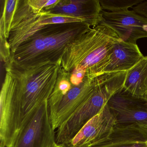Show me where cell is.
Instances as JSON below:
<instances>
[{
    "label": "cell",
    "instance_id": "cell-1",
    "mask_svg": "<svg viewBox=\"0 0 147 147\" xmlns=\"http://www.w3.org/2000/svg\"><path fill=\"white\" fill-rule=\"evenodd\" d=\"M61 63L24 67L9 61L0 95V147H12L40 106L49 100Z\"/></svg>",
    "mask_w": 147,
    "mask_h": 147
},
{
    "label": "cell",
    "instance_id": "cell-2",
    "mask_svg": "<svg viewBox=\"0 0 147 147\" xmlns=\"http://www.w3.org/2000/svg\"><path fill=\"white\" fill-rule=\"evenodd\" d=\"M91 28L83 23L48 25L21 43L10 61L24 67L61 63L67 45Z\"/></svg>",
    "mask_w": 147,
    "mask_h": 147
},
{
    "label": "cell",
    "instance_id": "cell-3",
    "mask_svg": "<svg viewBox=\"0 0 147 147\" xmlns=\"http://www.w3.org/2000/svg\"><path fill=\"white\" fill-rule=\"evenodd\" d=\"M121 40L106 25L100 24L91 27L67 45L61 67L70 73L76 67H81L89 79L100 76L110 62L114 45Z\"/></svg>",
    "mask_w": 147,
    "mask_h": 147
},
{
    "label": "cell",
    "instance_id": "cell-4",
    "mask_svg": "<svg viewBox=\"0 0 147 147\" xmlns=\"http://www.w3.org/2000/svg\"><path fill=\"white\" fill-rule=\"evenodd\" d=\"M126 71L105 73L89 98L63 123L56 132V142L66 146L85 125L100 112L109 100L123 87Z\"/></svg>",
    "mask_w": 147,
    "mask_h": 147
},
{
    "label": "cell",
    "instance_id": "cell-5",
    "mask_svg": "<svg viewBox=\"0 0 147 147\" xmlns=\"http://www.w3.org/2000/svg\"><path fill=\"white\" fill-rule=\"evenodd\" d=\"M71 23L83 21L71 17L52 15L45 11L36 13L27 0H18L8 40L11 52L13 53L23 42L48 25Z\"/></svg>",
    "mask_w": 147,
    "mask_h": 147
},
{
    "label": "cell",
    "instance_id": "cell-6",
    "mask_svg": "<svg viewBox=\"0 0 147 147\" xmlns=\"http://www.w3.org/2000/svg\"><path fill=\"white\" fill-rule=\"evenodd\" d=\"M55 130L47 100L21 130L12 147H52L56 143Z\"/></svg>",
    "mask_w": 147,
    "mask_h": 147
},
{
    "label": "cell",
    "instance_id": "cell-7",
    "mask_svg": "<svg viewBox=\"0 0 147 147\" xmlns=\"http://www.w3.org/2000/svg\"><path fill=\"white\" fill-rule=\"evenodd\" d=\"M117 125V120L107 104L89 120L66 147H94L106 142Z\"/></svg>",
    "mask_w": 147,
    "mask_h": 147
},
{
    "label": "cell",
    "instance_id": "cell-8",
    "mask_svg": "<svg viewBox=\"0 0 147 147\" xmlns=\"http://www.w3.org/2000/svg\"><path fill=\"white\" fill-rule=\"evenodd\" d=\"M101 14L100 24L112 29L123 41L136 44L138 39L147 38V19L133 10L115 12L102 11Z\"/></svg>",
    "mask_w": 147,
    "mask_h": 147
},
{
    "label": "cell",
    "instance_id": "cell-9",
    "mask_svg": "<svg viewBox=\"0 0 147 147\" xmlns=\"http://www.w3.org/2000/svg\"><path fill=\"white\" fill-rule=\"evenodd\" d=\"M117 120V125L147 123V99L133 96L123 88L107 103Z\"/></svg>",
    "mask_w": 147,
    "mask_h": 147
},
{
    "label": "cell",
    "instance_id": "cell-10",
    "mask_svg": "<svg viewBox=\"0 0 147 147\" xmlns=\"http://www.w3.org/2000/svg\"><path fill=\"white\" fill-rule=\"evenodd\" d=\"M100 76L93 79L86 77L79 86L73 85L60 102L49 109L51 121L54 130L58 129L90 97L99 82Z\"/></svg>",
    "mask_w": 147,
    "mask_h": 147
},
{
    "label": "cell",
    "instance_id": "cell-11",
    "mask_svg": "<svg viewBox=\"0 0 147 147\" xmlns=\"http://www.w3.org/2000/svg\"><path fill=\"white\" fill-rule=\"evenodd\" d=\"M43 11L52 15L82 20L92 27L100 24L103 10L100 0H60Z\"/></svg>",
    "mask_w": 147,
    "mask_h": 147
},
{
    "label": "cell",
    "instance_id": "cell-12",
    "mask_svg": "<svg viewBox=\"0 0 147 147\" xmlns=\"http://www.w3.org/2000/svg\"><path fill=\"white\" fill-rule=\"evenodd\" d=\"M94 147H147V131L140 124L117 125L110 138Z\"/></svg>",
    "mask_w": 147,
    "mask_h": 147
},
{
    "label": "cell",
    "instance_id": "cell-13",
    "mask_svg": "<svg viewBox=\"0 0 147 147\" xmlns=\"http://www.w3.org/2000/svg\"><path fill=\"white\" fill-rule=\"evenodd\" d=\"M144 57L136 44L121 40L114 45L104 74L128 71Z\"/></svg>",
    "mask_w": 147,
    "mask_h": 147
},
{
    "label": "cell",
    "instance_id": "cell-14",
    "mask_svg": "<svg viewBox=\"0 0 147 147\" xmlns=\"http://www.w3.org/2000/svg\"><path fill=\"white\" fill-rule=\"evenodd\" d=\"M124 88L133 96L146 98L147 96V56L128 71L124 83Z\"/></svg>",
    "mask_w": 147,
    "mask_h": 147
},
{
    "label": "cell",
    "instance_id": "cell-15",
    "mask_svg": "<svg viewBox=\"0 0 147 147\" xmlns=\"http://www.w3.org/2000/svg\"><path fill=\"white\" fill-rule=\"evenodd\" d=\"M70 76V73L64 70L61 66L55 88L48 100L49 109L57 105L71 89L73 85Z\"/></svg>",
    "mask_w": 147,
    "mask_h": 147
},
{
    "label": "cell",
    "instance_id": "cell-16",
    "mask_svg": "<svg viewBox=\"0 0 147 147\" xmlns=\"http://www.w3.org/2000/svg\"><path fill=\"white\" fill-rule=\"evenodd\" d=\"M18 0H5L0 20V38L8 39Z\"/></svg>",
    "mask_w": 147,
    "mask_h": 147
},
{
    "label": "cell",
    "instance_id": "cell-17",
    "mask_svg": "<svg viewBox=\"0 0 147 147\" xmlns=\"http://www.w3.org/2000/svg\"><path fill=\"white\" fill-rule=\"evenodd\" d=\"M144 0H100L103 11L108 12L124 11L142 2Z\"/></svg>",
    "mask_w": 147,
    "mask_h": 147
},
{
    "label": "cell",
    "instance_id": "cell-18",
    "mask_svg": "<svg viewBox=\"0 0 147 147\" xmlns=\"http://www.w3.org/2000/svg\"><path fill=\"white\" fill-rule=\"evenodd\" d=\"M60 0H27L30 7L35 13H39L46 8L57 4Z\"/></svg>",
    "mask_w": 147,
    "mask_h": 147
},
{
    "label": "cell",
    "instance_id": "cell-19",
    "mask_svg": "<svg viewBox=\"0 0 147 147\" xmlns=\"http://www.w3.org/2000/svg\"><path fill=\"white\" fill-rule=\"evenodd\" d=\"M70 81L74 86H79L81 84L86 77V70L80 67L74 69L70 72Z\"/></svg>",
    "mask_w": 147,
    "mask_h": 147
},
{
    "label": "cell",
    "instance_id": "cell-20",
    "mask_svg": "<svg viewBox=\"0 0 147 147\" xmlns=\"http://www.w3.org/2000/svg\"><path fill=\"white\" fill-rule=\"evenodd\" d=\"M1 57L5 63L9 61L11 59V52L10 44L8 39L1 38Z\"/></svg>",
    "mask_w": 147,
    "mask_h": 147
},
{
    "label": "cell",
    "instance_id": "cell-21",
    "mask_svg": "<svg viewBox=\"0 0 147 147\" xmlns=\"http://www.w3.org/2000/svg\"><path fill=\"white\" fill-rule=\"evenodd\" d=\"M132 10L147 19V0L132 7Z\"/></svg>",
    "mask_w": 147,
    "mask_h": 147
},
{
    "label": "cell",
    "instance_id": "cell-22",
    "mask_svg": "<svg viewBox=\"0 0 147 147\" xmlns=\"http://www.w3.org/2000/svg\"><path fill=\"white\" fill-rule=\"evenodd\" d=\"M52 147H66L64 145L62 144H57L56 143Z\"/></svg>",
    "mask_w": 147,
    "mask_h": 147
},
{
    "label": "cell",
    "instance_id": "cell-23",
    "mask_svg": "<svg viewBox=\"0 0 147 147\" xmlns=\"http://www.w3.org/2000/svg\"><path fill=\"white\" fill-rule=\"evenodd\" d=\"M140 124H141V125H142V126H143L147 131V123Z\"/></svg>",
    "mask_w": 147,
    "mask_h": 147
},
{
    "label": "cell",
    "instance_id": "cell-24",
    "mask_svg": "<svg viewBox=\"0 0 147 147\" xmlns=\"http://www.w3.org/2000/svg\"><path fill=\"white\" fill-rule=\"evenodd\" d=\"M146 98L147 99V97H146Z\"/></svg>",
    "mask_w": 147,
    "mask_h": 147
},
{
    "label": "cell",
    "instance_id": "cell-25",
    "mask_svg": "<svg viewBox=\"0 0 147 147\" xmlns=\"http://www.w3.org/2000/svg\"></svg>",
    "mask_w": 147,
    "mask_h": 147
},
{
    "label": "cell",
    "instance_id": "cell-26",
    "mask_svg": "<svg viewBox=\"0 0 147 147\" xmlns=\"http://www.w3.org/2000/svg\"><path fill=\"white\" fill-rule=\"evenodd\" d=\"M146 99H147V98H146Z\"/></svg>",
    "mask_w": 147,
    "mask_h": 147
}]
</instances>
